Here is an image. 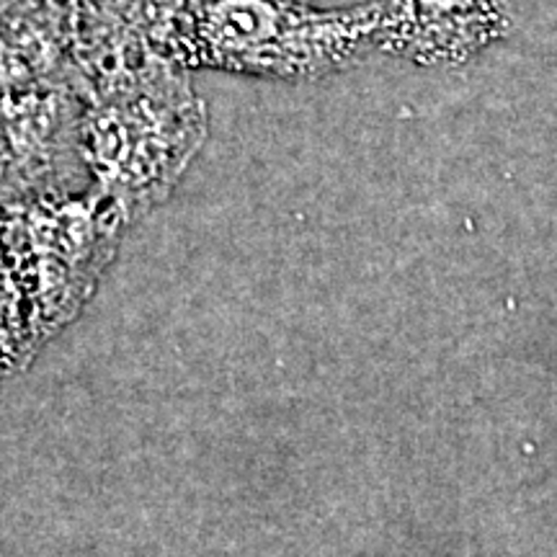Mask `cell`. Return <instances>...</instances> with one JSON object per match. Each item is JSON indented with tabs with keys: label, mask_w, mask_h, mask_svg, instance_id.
I'll return each instance as SVG.
<instances>
[{
	"label": "cell",
	"mask_w": 557,
	"mask_h": 557,
	"mask_svg": "<svg viewBox=\"0 0 557 557\" xmlns=\"http://www.w3.org/2000/svg\"><path fill=\"white\" fill-rule=\"evenodd\" d=\"M207 132V103L173 60L148 54L99 73L81 90L88 191L132 227L171 197Z\"/></svg>",
	"instance_id": "6da1fadb"
},
{
	"label": "cell",
	"mask_w": 557,
	"mask_h": 557,
	"mask_svg": "<svg viewBox=\"0 0 557 557\" xmlns=\"http://www.w3.org/2000/svg\"><path fill=\"white\" fill-rule=\"evenodd\" d=\"M380 3L320 11L302 0H186L171 60L278 81H315L374 50Z\"/></svg>",
	"instance_id": "7a4b0ae2"
},
{
	"label": "cell",
	"mask_w": 557,
	"mask_h": 557,
	"mask_svg": "<svg viewBox=\"0 0 557 557\" xmlns=\"http://www.w3.org/2000/svg\"><path fill=\"white\" fill-rule=\"evenodd\" d=\"M127 225L88 189L0 205V240L16 267L41 344L81 318Z\"/></svg>",
	"instance_id": "3957f363"
},
{
	"label": "cell",
	"mask_w": 557,
	"mask_h": 557,
	"mask_svg": "<svg viewBox=\"0 0 557 557\" xmlns=\"http://www.w3.org/2000/svg\"><path fill=\"white\" fill-rule=\"evenodd\" d=\"M374 50L418 65H459L513 29L511 0H377Z\"/></svg>",
	"instance_id": "277c9868"
},
{
	"label": "cell",
	"mask_w": 557,
	"mask_h": 557,
	"mask_svg": "<svg viewBox=\"0 0 557 557\" xmlns=\"http://www.w3.org/2000/svg\"><path fill=\"white\" fill-rule=\"evenodd\" d=\"M9 374H16V367H13V361L9 359V354H5L3 346H0V380L9 377Z\"/></svg>",
	"instance_id": "5b68a950"
},
{
	"label": "cell",
	"mask_w": 557,
	"mask_h": 557,
	"mask_svg": "<svg viewBox=\"0 0 557 557\" xmlns=\"http://www.w3.org/2000/svg\"><path fill=\"white\" fill-rule=\"evenodd\" d=\"M52 3H58L62 11H70V9H67V5H70V0H52Z\"/></svg>",
	"instance_id": "8992f818"
}]
</instances>
